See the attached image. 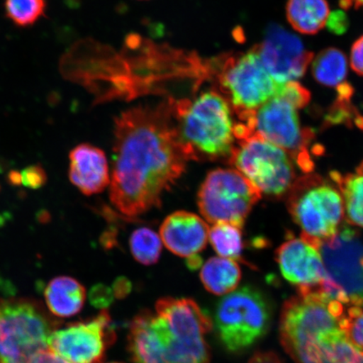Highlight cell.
<instances>
[{
	"label": "cell",
	"mask_w": 363,
	"mask_h": 363,
	"mask_svg": "<svg viewBox=\"0 0 363 363\" xmlns=\"http://www.w3.org/2000/svg\"><path fill=\"white\" fill-rule=\"evenodd\" d=\"M4 13L13 25L27 28L36 24L47 10L45 0H4Z\"/></svg>",
	"instance_id": "27"
},
{
	"label": "cell",
	"mask_w": 363,
	"mask_h": 363,
	"mask_svg": "<svg viewBox=\"0 0 363 363\" xmlns=\"http://www.w3.org/2000/svg\"><path fill=\"white\" fill-rule=\"evenodd\" d=\"M350 62L352 70L363 76V35L352 45Z\"/></svg>",
	"instance_id": "33"
},
{
	"label": "cell",
	"mask_w": 363,
	"mask_h": 363,
	"mask_svg": "<svg viewBox=\"0 0 363 363\" xmlns=\"http://www.w3.org/2000/svg\"><path fill=\"white\" fill-rule=\"evenodd\" d=\"M357 171L363 172V162H362V164L357 167Z\"/></svg>",
	"instance_id": "39"
},
{
	"label": "cell",
	"mask_w": 363,
	"mask_h": 363,
	"mask_svg": "<svg viewBox=\"0 0 363 363\" xmlns=\"http://www.w3.org/2000/svg\"><path fill=\"white\" fill-rule=\"evenodd\" d=\"M177 135L189 160L228 162L235 146L231 108L216 90L172 99Z\"/></svg>",
	"instance_id": "2"
},
{
	"label": "cell",
	"mask_w": 363,
	"mask_h": 363,
	"mask_svg": "<svg viewBox=\"0 0 363 363\" xmlns=\"http://www.w3.org/2000/svg\"><path fill=\"white\" fill-rule=\"evenodd\" d=\"M172 99L140 104L116 117L110 198L126 216L160 206L189 161L177 135Z\"/></svg>",
	"instance_id": "1"
},
{
	"label": "cell",
	"mask_w": 363,
	"mask_h": 363,
	"mask_svg": "<svg viewBox=\"0 0 363 363\" xmlns=\"http://www.w3.org/2000/svg\"><path fill=\"white\" fill-rule=\"evenodd\" d=\"M257 134L288 153L297 166L306 174L314 169L310 145L314 134L303 128L298 108L279 95L257 108L247 120L235 125L238 140Z\"/></svg>",
	"instance_id": "8"
},
{
	"label": "cell",
	"mask_w": 363,
	"mask_h": 363,
	"mask_svg": "<svg viewBox=\"0 0 363 363\" xmlns=\"http://www.w3.org/2000/svg\"><path fill=\"white\" fill-rule=\"evenodd\" d=\"M68 177L71 183L85 195L104 191L111 176L106 153L88 143L75 147L69 153Z\"/></svg>",
	"instance_id": "17"
},
{
	"label": "cell",
	"mask_w": 363,
	"mask_h": 363,
	"mask_svg": "<svg viewBox=\"0 0 363 363\" xmlns=\"http://www.w3.org/2000/svg\"><path fill=\"white\" fill-rule=\"evenodd\" d=\"M115 294L111 289L103 284H98L91 289L90 302L97 308H106L113 302Z\"/></svg>",
	"instance_id": "31"
},
{
	"label": "cell",
	"mask_w": 363,
	"mask_h": 363,
	"mask_svg": "<svg viewBox=\"0 0 363 363\" xmlns=\"http://www.w3.org/2000/svg\"><path fill=\"white\" fill-rule=\"evenodd\" d=\"M162 239L155 231L143 227L133 231L130 238L131 254L143 265L155 264L162 253Z\"/></svg>",
	"instance_id": "26"
},
{
	"label": "cell",
	"mask_w": 363,
	"mask_h": 363,
	"mask_svg": "<svg viewBox=\"0 0 363 363\" xmlns=\"http://www.w3.org/2000/svg\"><path fill=\"white\" fill-rule=\"evenodd\" d=\"M152 315L149 311L140 312L130 325L128 349L134 363H164Z\"/></svg>",
	"instance_id": "19"
},
{
	"label": "cell",
	"mask_w": 363,
	"mask_h": 363,
	"mask_svg": "<svg viewBox=\"0 0 363 363\" xmlns=\"http://www.w3.org/2000/svg\"><path fill=\"white\" fill-rule=\"evenodd\" d=\"M319 252L326 274L322 291L345 306H363V243L357 231L340 227Z\"/></svg>",
	"instance_id": "10"
},
{
	"label": "cell",
	"mask_w": 363,
	"mask_h": 363,
	"mask_svg": "<svg viewBox=\"0 0 363 363\" xmlns=\"http://www.w3.org/2000/svg\"><path fill=\"white\" fill-rule=\"evenodd\" d=\"M344 330L354 346L363 352V306H350L346 308Z\"/></svg>",
	"instance_id": "28"
},
{
	"label": "cell",
	"mask_w": 363,
	"mask_h": 363,
	"mask_svg": "<svg viewBox=\"0 0 363 363\" xmlns=\"http://www.w3.org/2000/svg\"><path fill=\"white\" fill-rule=\"evenodd\" d=\"M330 16L328 0H288L286 16L298 33L315 35L324 28Z\"/></svg>",
	"instance_id": "21"
},
{
	"label": "cell",
	"mask_w": 363,
	"mask_h": 363,
	"mask_svg": "<svg viewBox=\"0 0 363 363\" xmlns=\"http://www.w3.org/2000/svg\"><path fill=\"white\" fill-rule=\"evenodd\" d=\"M262 194L235 169L208 172L198 193L199 212L208 223L242 227Z\"/></svg>",
	"instance_id": "12"
},
{
	"label": "cell",
	"mask_w": 363,
	"mask_h": 363,
	"mask_svg": "<svg viewBox=\"0 0 363 363\" xmlns=\"http://www.w3.org/2000/svg\"><path fill=\"white\" fill-rule=\"evenodd\" d=\"M228 162L258 191L269 196L287 194L296 180L288 153L257 134L238 140Z\"/></svg>",
	"instance_id": "11"
},
{
	"label": "cell",
	"mask_w": 363,
	"mask_h": 363,
	"mask_svg": "<svg viewBox=\"0 0 363 363\" xmlns=\"http://www.w3.org/2000/svg\"><path fill=\"white\" fill-rule=\"evenodd\" d=\"M254 48L263 66L279 84L302 78L314 57L301 38L274 23L267 27L262 42Z\"/></svg>",
	"instance_id": "14"
},
{
	"label": "cell",
	"mask_w": 363,
	"mask_h": 363,
	"mask_svg": "<svg viewBox=\"0 0 363 363\" xmlns=\"http://www.w3.org/2000/svg\"><path fill=\"white\" fill-rule=\"evenodd\" d=\"M187 265L189 269L196 270L202 266V258L199 255L188 258Z\"/></svg>",
	"instance_id": "37"
},
{
	"label": "cell",
	"mask_w": 363,
	"mask_h": 363,
	"mask_svg": "<svg viewBox=\"0 0 363 363\" xmlns=\"http://www.w3.org/2000/svg\"><path fill=\"white\" fill-rule=\"evenodd\" d=\"M342 194L344 214L349 224L363 228V172L342 175L334 172L330 175Z\"/></svg>",
	"instance_id": "23"
},
{
	"label": "cell",
	"mask_w": 363,
	"mask_h": 363,
	"mask_svg": "<svg viewBox=\"0 0 363 363\" xmlns=\"http://www.w3.org/2000/svg\"><path fill=\"white\" fill-rule=\"evenodd\" d=\"M47 181V174L40 165L29 166L21 172V184L28 189L42 188Z\"/></svg>",
	"instance_id": "30"
},
{
	"label": "cell",
	"mask_w": 363,
	"mask_h": 363,
	"mask_svg": "<svg viewBox=\"0 0 363 363\" xmlns=\"http://www.w3.org/2000/svg\"><path fill=\"white\" fill-rule=\"evenodd\" d=\"M272 318L271 303L260 290L246 286L231 292L218 303L216 330L227 351L247 350L269 331Z\"/></svg>",
	"instance_id": "9"
},
{
	"label": "cell",
	"mask_w": 363,
	"mask_h": 363,
	"mask_svg": "<svg viewBox=\"0 0 363 363\" xmlns=\"http://www.w3.org/2000/svg\"><path fill=\"white\" fill-rule=\"evenodd\" d=\"M152 325L164 363H211L206 335L212 330V320L193 299H159Z\"/></svg>",
	"instance_id": "3"
},
{
	"label": "cell",
	"mask_w": 363,
	"mask_h": 363,
	"mask_svg": "<svg viewBox=\"0 0 363 363\" xmlns=\"http://www.w3.org/2000/svg\"><path fill=\"white\" fill-rule=\"evenodd\" d=\"M45 303L52 315L60 318L74 316L85 303L86 290L78 280L68 276L52 279L45 289Z\"/></svg>",
	"instance_id": "20"
},
{
	"label": "cell",
	"mask_w": 363,
	"mask_h": 363,
	"mask_svg": "<svg viewBox=\"0 0 363 363\" xmlns=\"http://www.w3.org/2000/svg\"><path fill=\"white\" fill-rule=\"evenodd\" d=\"M242 227L224 222L213 224L208 231V240L218 255L234 261L244 262L242 257Z\"/></svg>",
	"instance_id": "25"
},
{
	"label": "cell",
	"mask_w": 363,
	"mask_h": 363,
	"mask_svg": "<svg viewBox=\"0 0 363 363\" xmlns=\"http://www.w3.org/2000/svg\"><path fill=\"white\" fill-rule=\"evenodd\" d=\"M340 6L344 9L363 7V0H340Z\"/></svg>",
	"instance_id": "38"
},
{
	"label": "cell",
	"mask_w": 363,
	"mask_h": 363,
	"mask_svg": "<svg viewBox=\"0 0 363 363\" xmlns=\"http://www.w3.org/2000/svg\"><path fill=\"white\" fill-rule=\"evenodd\" d=\"M208 231L210 227L201 217L179 211L172 213L162 222L160 238L170 252L188 259L199 255L206 247Z\"/></svg>",
	"instance_id": "16"
},
{
	"label": "cell",
	"mask_w": 363,
	"mask_h": 363,
	"mask_svg": "<svg viewBox=\"0 0 363 363\" xmlns=\"http://www.w3.org/2000/svg\"><path fill=\"white\" fill-rule=\"evenodd\" d=\"M59 325L34 299L0 298V363H30Z\"/></svg>",
	"instance_id": "6"
},
{
	"label": "cell",
	"mask_w": 363,
	"mask_h": 363,
	"mask_svg": "<svg viewBox=\"0 0 363 363\" xmlns=\"http://www.w3.org/2000/svg\"><path fill=\"white\" fill-rule=\"evenodd\" d=\"M297 363H363V352L350 342L346 333L320 340L299 352Z\"/></svg>",
	"instance_id": "18"
},
{
	"label": "cell",
	"mask_w": 363,
	"mask_h": 363,
	"mask_svg": "<svg viewBox=\"0 0 363 363\" xmlns=\"http://www.w3.org/2000/svg\"><path fill=\"white\" fill-rule=\"evenodd\" d=\"M242 272L237 262L225 257H211L202 267L201 279L207 291L225 295L238 288Z\"/></svg>",
	"instance_id": "22"
},
{
	"label": "cell",
	"mask_w": 363,
	"mask_h": 363,
	"mask_svg": "<svg viewBox=\"0 0 363 363\" xmlns=\"http://www.w3.org/2000/svg\"><path fill=\"white\" fill-rule=\"evenodd\" d=\"M347 59L340 49L328 48L319 53L312 63V74L325 87L337 88L346 82Z\"/></svg>",
	"instance_id": "24"
},
{
	"label": "cell",
	"mask_w": 363,
	"mask_h": 363,
	"mask_svg": "<svg viewBox=\"0 0 363 363\" xmlns=\"http://www.w3.org/2000/svg\"><path fill=\"white\" fill-rule=\"evenodd\" d=\"M249 363H282L276 354L271 352H257Z\"/></svg>",
	"instance_id": "35"
},
{
	"label": "cell",
	"mask_w": 363,
	"mask_h": 363,
	"mask_svg": "<svg viewBox=\"0 0 363 363\" xmlns=\"http://www.w3.org/2000/svg\"><path fill=\"white\" fill-rule=\"evenodd\" d=\"M346 307L320 288L299 289L284 303L280 339L291 357L320 340L342 333Z\"/></svg>",
	"instance_id": "4"
},
{
	"label": "cell",
	"mask_w": 363,
	"mask_h": 363,
	"mask_svg": "<svg viewBox=\"0 0 363 363\" xmlns=\"http://www.w3.org/2000/svg\"><path fill=\"white\" fill-rule=\"evenodd\" d=\"M211 74L240 122L276 96L280 85L263 66L255 48L211 61Z\"/></svg>",
	"instance_id": "5"
},
{
	"label": "cell",
	"mask_w": 363,
	"mask_h": 363,
	"mask_svg": "<svg viewBox=\"0 0 363 363\" xmlns=\"http://www.w3.org/2000/svg\"><path fill=\"white\" fill-rule=\"evenodd\" d=\"M287 194L289 211L303 230L301 237L318 249L342 227L343 201L333 181L307 174L295 180Z\"/></svg>",
	"instance_id": "7"
},
{
	"label": "cell",
	"mask_w": 363,
	"mask_h": 363,
	"mask_svg": "<svg viewBox=\"0 0 363 363\" xmlns=\"http://www.w3.org/2000/svg\"><path fill=\"white\" fill-rule=\"evenodd\" d=\"M329 30L335 35H342L346 33L349 26L348 18L345 13L340 11L330 13L328 23Z\"/></svg>",
	"instance_id": "32"
},
{
	"label": "cell",
	"mask_w": 363,
	"mask_h": 363,
	"mask_svg": "<svg viewBox=\"0 0 363 363\" xmlns=\"http://www.w3.org/2000/svg\"><path fill=\"white\" fill-rule=\"evenodd\" d=\"M30 363H69L49 349L36 353Z\"/></svg>",
	"instance_id": "34"
},
{
	"label": "cell",
	"mask_w": 363,
	"mask_h": 363,
	"mask_svg": "<svg viewBox=\"0 0 363 363\" xmlns=\"http://www.w3.org/2000/svg\"><path fill=\"white\" fill-rule=\"evenodd\" d=\"M276 259L284 278L298 290L320 288L325 279L319 249L302 237L289 238L281 245Z\"/></svg>",
	"instance_id": "15"
},
{
	"label": "cell",
	"mask_w": 363,
	"mask_h": 363,
	"mask_svg": "<svg viewBox=\"0 0 363 363\" xmlns=\"http://www.w3.org/2000/svg\"><path fill=\"white\" fill-rule=\"evenodd\" d=\"M111 363H119V362H111Z\"/></svg>",
	"instance_id": "40"
},
{
	"label": "cell",
	"mask_w": 363,
	"mask_h": 363,
	"mask_svg": "<svg viewBox=\"0 0 363 363\" xmlns=\"http://www.w3.org/2000/svg\"><path fill=\"white\" fill-rule=\"evenodd\" d=\"M115 338L110 315L103 311L93 319L56 329L48 347L69 363H101Z\"/></svg>",
	"instance_id": "13"
},
{
	"label": "cell",
	"mask_w": 363,
	"mask_h": 363,
	"mask_svg": "<svg viewBox=\"0 0 363 363\" xmlns=\"http://www.w3.org/2000/svg\"><path fill=\"white\" fill-rule=\"evenodd\" d=\"M130 290V284L128 282V280L124 278L118 279L115 285H113V294H115V297L121 298L125 296Z\"/></svg>",
	"instance_id": "36"
},
{
	"label": "cell",
	"mask_w": 363,
	"mask_h": 363,
	"mask_svg": "<svg viewBox=\"0 0 363 363\" xmlns=\"http://www.w3.org/2000/svg\"><path fill=\"white\" fill-rule=\"evenodd\" d=\"M276 95H279V96L287 99L298 110L306 107L311 101L310 91L297 81L288 82V83L280 85Z\"/></svg>",
	"instance_id": "29"
}]
</instances>
